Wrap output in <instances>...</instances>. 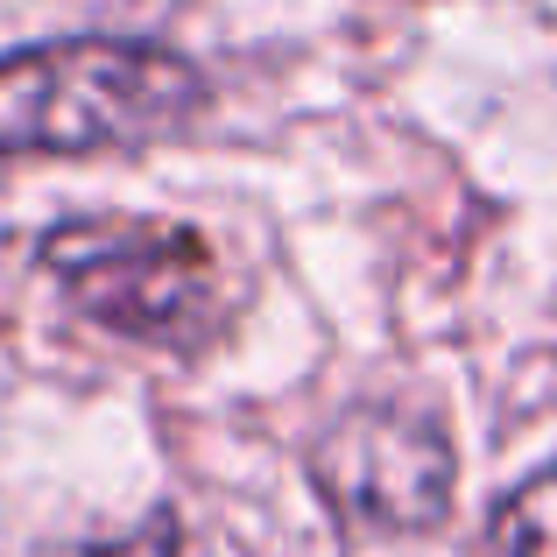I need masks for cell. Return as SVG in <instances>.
Listing matches in <instances>:
<instances>
[{
  "instance_id": "cell-1",
  "label": "cell",
  "mask_w": 557,
  "mask_h": 557,
  "mask_svg": "<svg viewBox=\"0 0 557 557\" xmlns=\"http://www.w3.org/2000/svg\"><path fill=\"white\" fill-rule=\"evenodd\" d=\"M205 78L163 42L64 36L0 57V156L141 149L198 113Z\"/></svg>"
},
{
  "instance_id": "cell-2",
  "label": "cell",
  "mask_w": 557,
  "mask_h": 557,
  "mask_svg": "<svg viewBox=\"0 0 557 557\" xmlns=\"http://www.w3.org/2000/svg\"><path fill=\"white\" fill-rule=\"evenodd\" d=\"M42 269L92 325L141 346H190L219 318V261L170 219H64L42 233Z\"/></svg>"
},
{
  "instance_id": "cell-3",
  "label": "cell",
  "mask_w": 557,
  "mask_h": 557,
  "mask_svg": "<svg viewBox=\"0 0 557 557\" xmlns=\"http://www.w3.org/2000/svg\"><path fill=\"white\" fill-rule=\"evenodd\" d=\"M451 437L423 409L368 403L339 417L318 445V487L360 530H431L451 508Z\"/></svg>"
},
{
  "instance_id": "cell-4",
  "label": "cell",
  "mask_w": 557,
  "mask_h": 557,
  "mask_svg": "<svg viewBox=\"0 0 557 557\" xmlns=\"http://www.w3.org/2000/svg\"><path fill=\"white\" fill-rule=\"evenodd\" d=\"M494 557H557V466L530 473L487 522Z\"/></svg>"
},
{
  "instance_id": "cell-5",
  "label": "cell",
  "mask_w": 557,
  "mask_h": 557,
  "mask_svg": "<svg viewBox=\"0 0 557 557\" xmlns=\"http://www.w3.org/2000/svg\"><path fill=\"white\" fill-rule=\"evenodd\" d=\"M64 557H184V522H177V508H149L135 530L92 536V544H71Z\"/></svg>"
}]
</instances>
